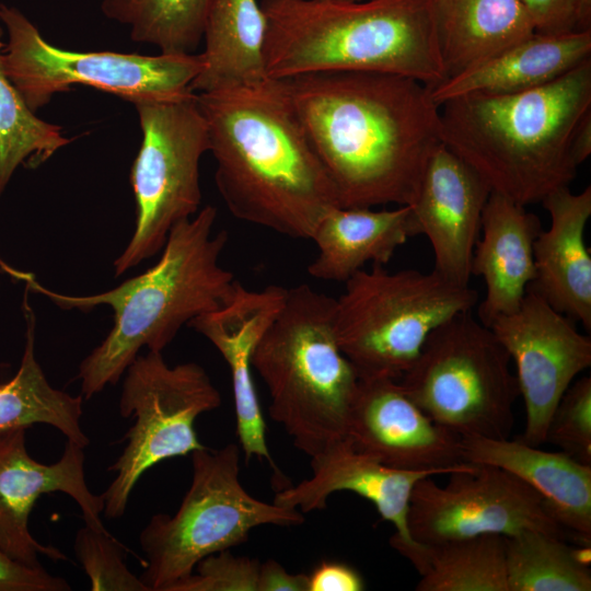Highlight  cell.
Segmentation results:
<instances>
[{"instance_id":"cell-11","label":"cell","mask_w":591,"mask_h":591,"mask_svg":"<svg viewBox=\"0 0 591 591\" xmlns=\"http://www.w3.org/2000/svg\"><path fill=\"white\" fill-rule=\"evenodd\" d=\"M119 414L134 418L127 443L108 471L115 477L102 494L103 513L115 520L127 509L140 477L160 462L202 449L195 420L221 405V395L196 362L169 366L162 352L138 355L125 371Z\"/></svg>"},{"instance_id":"cell-33","label":"cell","mask_w":591,"mask_h":591,"mask_svg":"<svg viewBox=\"0 0 591 591\" xmlns=\"http://www.w3.org/2000/svg\"><path fill=\"white\" fill-rule=\"evenodd\" d=\"M545 442L591 465V378L572 382L558 402L547 426Z\"/></svg>"},{"instance_id":"cell-16","label":"cell","mask_w":591,"mask_h":591,"mask_svg":"<svg viewBox=\"0 0 591 591\" xmlns=\"http://www.w3.org/2000/svg\"><path fill=\"white\" fill-rule=\"evenodd\" d=\"M345 437L395 468L449 475L471 465L461 437L436 424L393 379H359Z\"/></svg>"},{"instance_id":"cell-13","label":"cell","mask_w":591,"mask_h":591,"mask_svg":"<svg viewBox=\"0 0 591 591\" xmlns=\"http://www.w3.org/2000/svg\"><path fill=\"white\" fill-rule=\"evenodd\" d=\"M445 486L432 476L413 488L407 528L416 543L429 544L485 534L503 536L538 530L567 537L543 498L500 467L473 464L449 474Z\"/></svg>"},{"instance_id":"cell-35","label":"cell","mask_w":591,"mask_h":591,"mask_svg":"<svg viewBox=\"0 0 591 591\" xmlns=\"http://www.w3.org/2000/svg\"><path fill=\"white\" fill-rule=\"evenodd\" d=\"M71 586L44 567L19 563L0 549V591H69Z\"/></svg>"},{"instance_id":"cell-2","label":"cell","mask_w":591,"mask_h":591,"mask_svg":"<svg viewBox=\"0 0 591 591\" xmlns=\"http://www.w3.org/2000/svg\"><path fill=\"white\" fill-rule=\"evenodd\" d=\"M196 94L215 182L230 212L310 240L323 216L340 205L281 81Z\"/></svg>"},{"instance_id":"cell-4","label":"cell","mask_w":591,"mask_h":591,"mask_svg":"<svg viewBox=\"0 0 591 591\" xmlns=\"http://www.w3.org/2000/svg\"><path fill=\"white\" fill-rule=\"evenodd\" d=\"M589 112L591 59L532 90L448 100L439 106L440 138L491 192L526 206L575 178L571 139Z\"/></svg>"},{"instance_id":"cell-32","label":"cell","mask_w":591,"mask_h":591,"mask_svg":"<svg viewBox=\"0 0 591 591\" xmlns=\"http://www.w3.org/2000/svg\"><path fill=\"white\" fill-rule=\"evenodd\" d=\"M73 549L93 591H149L125 561L124 546L107 531L84 524L77 531Z\"/></svg>"},{"instance_id":"cell-12","label":"cell","mask_w":591,"mask_h":591,"mask_svg":"<svg viewBox=\"0 0 591 591\" xmlns=\"http://www.w3.org/2000/svg\"><path fill=\"white\" fill-rule=\"evenodd\" d=\"M8 42L0 67L35 113L56 93L84 84L132 103L190 91L201 69L200 54L143 56L114 51L78 53L53 46L16 8L0 4ZM193 92V91H192Z\"/></svg>"},{"instance_id":"cell-10","label":"cell","mask_w":591,"mask_h":591,"mask_svg":"<svg viewBox=\"0 0 591 591\" xmlns=\"http://www.w3.org/2000/svg\"><path fill=\"white\" fill-rule=\"evenodd\" d=\"M132 104L142 131L130 172L136 228L114 262L115 277L162 251L171 229L199 211V166L209 151L208 127L195 92Z\"/></svg>"},{"instance_id":"cell-3","label":"cell","mask_w":591,"mask_h":591,"mask_svg":"<svg viewBox=\"0 0 591 591\" xmlns=\"http://www.w3.org/2000/svg\"><path fill=\"white\" fill-rule=\"evenodd\" d=\"M216 219L217 209L207 205L176 223L154 266L93 296L61 294L42 286L31 274L8 268L25 281L27 289L46 296L61 309H113L112 329L79 366L76 379L84 399L115 385L141 348L162 352L183 325L231 299L240 282L220 265L228 233L213 232Z\"/></svg>"},{"instance_id":"cell-19","label":"cell","mask_w":591,"mask_h":591,"mask_svg":"<svg viewBox=\"0 0 591 591\" xmlns=\"http://www.w3.org/2000/svg\"><path fill=\"white\" fill-rule=\"evenodd\" d=\"M311 478L279 490L274 503L311 512L326 507L337 491H352L371 501L383 520L395 526L391 536L405 545L414 542L407 528V514L414 486L422 478L443 475L438 471H412L387 466L357 450L346 438L329 443L311 456Z\"/></svg>"},{"instance_id":"cell-26","label":"cell","mask_w":591,"mask_h":591,"mask_svg":"<svg viewBox=\"0 0 591 591\" xmlns=\"http://www.w3.org/2000/svg\"><path fill=\"white\" fill-rule=\"evenodd\" d=\"M445 79L535 33L521 0H433Z\"/></svg>"},{"instance_id":"cell-1","label":"cell","mask_w":591,"mask_h":591,"mask_svg":"<svg viewBox=\"0 0 591 591\" xmlns=\"http://www.w3.org/2000/svg\"><path fill=\"white\" fill-rule=\"evenodd\" d=\"M340 207L412 205L442 143L439 106L398 74L328 71L280 80Z\"/></svg>"},{"instance_id":"cell-6","label":"cell","mask_w":591,"mask_h":591,"mask_svg":"<svg viewBox=\"0 0 591 591\" xmlns=\"http://www.w3.org/2000/svg\"><path fill=\"white\" fill-rule=\"evenodd\" d=\"M334 312L335 299L309 285L287 288L252 355L270 396L271 418L310 457L346 436L359 382L337 344Z\"/></svg>"},{"instance_id":"cell-29","label":"cell","mask_w":591,"mask_h":591,"mask_svg":"<svg viewBox=\"0 0 591 591\" xmlns=\"http://www.w3.org/2000/svg\"><path fill=\"white\" fill-rule=\"evenodd\" d=\"M508 591H590V567L565 538L538 530L505 536Z\"/></svg>"},{"instance_id":"cell-37","label":"cell","mask_w":591,"mask_h":591,"mask_svg":"<svg viewBox=\"0 0 591 591\" xmlns=\"http://www.w3.org/2000/svg\"><path fill=\"white\" fill-rule=\"evenodd\" d=\"M366 584L352 567L336 561H323L309 575V591H361Z\"/></svg>"},{"instance_id":"cell-9","label":"cell","mask_w":591,"mask_h":591,"mask_svg":"<svg viewBox=\"0 0 591 591\" xmlns=\"http://www.w3.org/2000/svg\"><path fill=\"white\" fill-rule=\"evenodd\" d=\"M510 362L493 331L467 311L430 333L398 382L436 424L461 438L506 439L520 396Z\"/></svg>"},{"instance_id":"cell-28","label":"cell","mask_w":591,"mask_h":591,"mask_svg":"<svg viewBox=\"0 0 591 591\" xmlns=\"http://www.w3.org/2000/svg\"><path fill=\"white\" fill-rule=\"evenodd\" d=\"M25 346L16 373L0 383V433L44 424L59 430L81 448L90 439L81 426L83 396L54 387L35 357V316L24 300Z\"/></svg>"},{"instance_id":"cell-38","label":"cell","mask_w":591,"mask_h":591,"mask_svg":"<svg viewBox=\"0 0 591 591\" xmlns=\"http://www.w3.org/2000/svg\"><path fill=\"white\" fill-rule=\"evenodd\" d=\"M256 591H309V576L290 573L279 563L259 564Z\"/></svg>"},{"instance_id":"cell-17","label":"cell","mask_w":591,"mask_h":591,"mask_svg":"<svg viewBox=\"0 0 591 591\" xmlns=\"http://www.w3.org/2000/svg\"><path fill=\"white\" fill-rule=\"evenodd\" d=\"M491 193L485 179L440 143L422 174L412 207L415 235H425L434 256L433 270L467 286L482 216Z\"/></svg>"},{"instance_id":"cell-21","label":"cell","mask_w":591,"mask_h":591,"mask_svg":"<svg viewBox=\"0 0 591 591\" xmlns=\"http://www.w3.org/2000/svg\"><path fill=\"white\" fill-rule=\"evenodd\" d=\"M541 231L538 217L525 206L490 193L471 262V275L480 276L486 286L477 309L484 325L521 305L535 277L533 247Z\"/></svg>"},{"instance_id":"cell-40","label":"cell","mask_w":591,"mask_h":591,"mask_svg":"<svg viewBox=\"0 0 591 591\" xmlns=\"http://www.w3.org/2000/svg\"><path fill=\"white\" fill-rule=\"evenodd\" d=\"M591 30V0H579L577 31Z\"/></svg>"},{"instance_id":"cell-34","label":"cell","mask_w":591,"mask_h":591,"mask_svg":"<svg viewBox=\"0 0 591 591\" xmlns=\"http://www.w3.org/2000/svg\"><path fill=\"white\" fill-rule=\"evenodd\" d=\"M259 561L224 549L206 556L167 591H256Z\"/></svg>"},{"instance_id":"cell-14","label":"cell","mask_w":591,"mask_h":591,"mask_svg":"<svg viewBox=\"0 0 591 591\" xmlns=\"http://www.w3.org/2000/svg\"><path fill=\"white\" fill-rule=\"evenodd\" d=\"M489 328L515 364L525 425L518 438L540 447L549 419L575 378L591 366V338L576 322L533 292L517 311L496 318Z\"/></svg>"},{"instance_id":"cell-25","label":"cell","mask_w":591,"mask_h":591,"mask_svg":"<svg viewBox=\"0 0 591 591\" xmlns=\"http://www.w3.org/2000/svg\"><path fill=\"white\" fill-rule=\"evenodd\" d=\"M266 18L257 0H212L204 31L201 69L190 91L207 93L262 83Z\"/></svg>"},{"instance_id":"cell-41","label":"cell","mask_w":591,"mask_h":591,"mask_svg":"<svg viewBox=\"0 0 591 591\" xmlns=\"http://www.w3.org/2000/svg\"><path fill=\"white\" fill-rule=\"evenodd\" d=\"M329 1H350V2H354V1H362V0H329Z\"/></svg>"},{"instance_id":"cell-24","label":"cell","mask_w":591,"mask_h":591,"mask_svg":"<svg viewBox=\"0 0 591 591\" xmlns=\"http://www.w3.org/2000/svg\"><path fill=\"white\" fill-rule=\"evenodd\" d=\"M412 236L415 231L410 205L382 210L334 207L310 239L317 254L308 273L315 279L345 282L368 263L385 266Z\"/></svg>"},{"instance_id":"cell-27","label":"cell","mask_w":591,"mask_h":591,"mask_svg":"<svg viewBox=\"0 0 591 591\" xmlns=\"http://www.w3.org/2000/svg\"><path fill=\"white\" fill-rule=\"evenodd\" d=\"M390 545L417 570V591H508L503 535Z\"/></svg>"},{"instance_id":"cell-5","label":"cell","mask_w":591,"mask_h":591,"mask_svg":"<svg viewBox=\"0 0 591 591\" xmlns=\"http://www.w3.org/2000/svg\"><path fill=\"white\" fill-rule=\"evenodd\" d=\"M269 79L363 71L445 80L433 0H262Z\"/></svg>"},{"instance_id":"cell-15","label":"cell","mask_w":591,"mask_h":591,"mask_svg":"<svg viewBox=\"0 0 591 591\" xmlns=\"http://www.w3.org/2000/svg\"><path fill=\"white\" fill-rule=\"evenodd\" d=\"M25 432L20 428L0 433V549L26 566L43 567L39 555L53 561L68 557L39 543L30 531L31 512L39 497L66 494L79 506L85 524L107 531L101 519L104 500L86 484L83 448L67 440L57 462L40 463L28 454Z\"/></svg>"},{"instance_id":"cell-8","label":"cell","mask_w":591,"mask_h":591,"mask_svg":"<svg viewBox=\"0 0 591 591\" xmlns=\"http://www.w3.org/2000/svg\"><path fill=\"white\" fill-rule=\"evenodd\" d=\"M192 454L193 477L174 514L157 513L139 535L149 591H167L208 555L245 543L252 529L304 522L298 509L262 501L241 485L240 448L229 443Z\"/></svg>"},{"instance_id":"cell-39","label":"cell","mask_w":591,"mask_h":591,"mask_svg":"<svg viewBox=\"0 0 591 591\" xmlns=\"http://www.w3.org/2000/svg\"><path fill=\"white\" fill-rule=\"evenodd\" d=\"M591 153V112L579 123L570 146L572 162L578 167Z\"/></svg>"},{"instance_id":"cell-7","label":"cell","mask_w":591,"mask_h":591,"mask_svg":"<svg viewBox=\"0 0 591 591\" xmlns=\"http://www.w3.org/2000/svg\"><path fill=\"white\" fill-rule=\"evenodd\" d=\"M478 292L433 269L391 273L383 265L361 269L335 299L337 344L359 379L399 380L427 337L459 313L472 311Z\"/></svg>"},{"instance_id":"cell-23","label":"cell","mask_w":591,"mask_h":591,"mask_svg":"<svg viewBox=\"0 0 591 591\" xmlns=\"http://www.w3.org/2000/svg\"><path fill=\"white\" fill-rule=\"evenodd\" d=\"M591 30L534 33L429 89L440 106L466 94H512L545 85L591 59Z\"/></svg>"},{"instance_id":"cell-30","label":"cell","mask_w":591,"mask_h":591,"mask_svg":"<svg viewBox=\"0 0 591 591\" xmlns=\"http://www.w3.org/2000/svg\"><path fill=\"white\" fill-rule=\"evenodd\" d=\"M212 0H103L111 20L130 27L137 43L157 46L161 54H195L204 37Z\"/></svg>"},{"instance_id":"cell-31","label":"cell","mask_w":591,"mask_h":591,"mask_svg":"<svg viewBox=\"0 0 591 591\" xmlns=\"http://www.w3.org/2000/svg\"><path fill=\"white\" fill-rule=\"evenodd\" d=\"M1 37L0 26V48ZM70 141L61 126L35 116L0 67V195L19 165L35 169Z\"/></svg>"},{"instance_id":"cell-18","label":"cell","mask_w":591,"mask_h":591,"mask_svg":"<svg viewBox=\"0 0 591 591\" xmlns=\"http://www.w3.org/2000/svg\"><path fill=\"white\" fill-rule=\"evenodd\" d=\"M286 291L287 288L275 285L262 290H247L239 283L225 304L188 323L216 347L230 368L236 433L246 462L256 456L269 461L274 468L266 443L265 420L252 376V355L280 311Z\"/></svg>"},{"instance_id":"cell-22","label":"cell","mask_w":591,"mask_h":591,"mask_svg":"<svg viewBox=\"0 0 591 591\" xmlns=\"http://www.w3.org/2000/svg\"><path fill=\"white\" fill-rule=\"evenodd\" d=\"M467 463L500 467L544 500L556 522L578 544L591 545V465L564 452H549L520 440L462 437Z\"/></svg>"},{"instance_id":"cell-20","label":"cell","mask_w":591,"mask_h":591,"mask_svg":"<svg viewBox=\"0 0 591 591\" xmlns=\"http://www.w3.org/2000/svg\"><path fill=\"white\" fill-rule=\"evenodd\" d=\"M542 204L551 219L533 247L535 277L528 291L591 331V254L584 240L591 217V187L548 194Z\"/></svg>"},{"instance_id":"cell-36","label":"cell","mask_w":591,"mask_h":591,"mask_svg":"<svg viewBox=\"0 0 591 591\" xmlns=\"http://www.w3.org/2000/svg\"><path fill=\"white\" fill-rule=\"evenodd\" d=\"M536 33L559 34L577 31L579 0H521Z\"/></svg>"}]
</instances>
